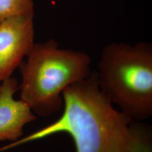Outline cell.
Masks as SVG:
<instances>
[{
    "label": "cell",
    "instance_id": "obj_1",
    "mask_svg": "<svg viewBox=\"0 0 152 152\" xmlns=\"http://www.w3.org/2000/svg\"><path fill=\"white\" fill-rule=\"evenodd\" d=\"M62 97L64 110L58 120L11 147L64 132L76 152H152L150 128L114 108L95 72L66 88Z\"/></svg>",
    "mask_w": 152,
    "mask_h": 152
},
{
    "label": "cell",
    "instance_id": "obj_2",
    "mask_svg": "<svg viewBox=\"0 0 152 152\" xmlns=\"http://www.w3.org/2000/svg\"><path fill=\"white\" fill-rule=\"evenodd\" d=\"M27 57L21 68L20 99L40 116L58 112L65 88L92 73L90 55L61 48L53 39L34 44Z\"/></svg>",
    "mask_w": 152,
    "mask_h": 152
},
{
    "label": "cell",
    "instance_id": "obj_3",
    "mask_svg": "<svg viewBox=\"0 0 152 152\" xmlns=\"http://www.w3.org/2000/svg\"><path fill=\"white\" fill-rule=\"evenodd\" d=\"M95 73L99 87L120 110L135 121L152 115V44L107 45Z\"/></svg>",
    "mask_w": 152,
    "mask_h": 152
},
{
    "label": "cell",
    "instance_id": "obj_4",
    "mask_svg": "<svg viewBox=\"0 0 152 152\" xmlns=\"http://www.w3.org/2000/svg\"><path fill=\"white\" fill-rule=\"evenodd\" d=\"M33 16L12 17L0 23V81L11 77L34 45Z\"/></svg>",
    "mask_w": 152,
    "mask_h": 152
},
{
    "label": "cell",
    "instance_id": "obj_5",
    "mask_svg": "<svg viewBox=\"0 0 152 152\" xmlns=\"http://www.w3.org/2000/svg\"><path fill=\"white\" fill-rule=\"evenodd\" d=\"M0 85V141L16 142L23 135L24 126L36 119L32 109L14 95L18 89V82L11 77Z\"/></svg>",
    "mask_w": 152,
    "mask_h": 152
},
{
    "label": "cell",
    "instance_id": "obj_6",
    "mask_svg": "<svg viewBox=\"0 0 152 152\" xmlns=\"http://www.w3.org/2000/svg\"><path fill=\"white\" fill-rule=\"evenodd\" d=\"M19 16H34L33 0H0V23Z\"/></svg>",
    "mask_w": 152,
    "mask_h": 152
}]
</instances>
